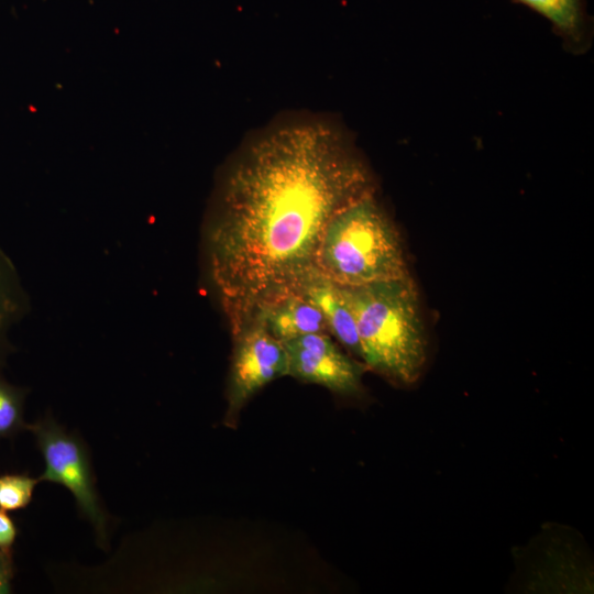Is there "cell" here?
<instances>
[{"mask_svg": "<svg viewBox=\"0 0 594 594\" xmlns=\"http://www.w3.org/2000/svg\"><path fill=\"white\" fill-rule=\"evenodd\" d=\"M43 455L44 471L40 482L64 486L75 498L78 509L92 525L98 538H107V518L96 490L91 462L84 442L67 432L51 417L30 427Z\"/></svg>", "mask_w": 594, "mask_h": 594, "instance_id": "4", "label": "cell"}, {"mask_svg": "<svg viewBox=\"0 0 594 594\" xmlns=\"http://www.w3.org/2000/svg\"><path fill=\"white\" fill-rule=\"evenodd\" d=\"M374 190L343 135L326 123L272 129L233 160L205 233L209 279L231 337L318 272L331 218Z\"/></svg>", "mask_w": 594, "mask_h": 594, "instance_id": "1", "label": "cell"}, {"mask_svg": "<svg viewBox=\"0 0 594 594\" xmlns=\"http://www.w3.org/2000/svg\"><path fill=\"white\" fill-rule=\"evenodd\" d=\"M339 288L354 316L366 369L396 386L414 385L425 369L428 349L413 277Z\"/></svg>", "mask_w": 594, "mask_h": 594, "instance_id": "2", "label": "cell"}, {"mask_svg": "<svg viewBox=\"0 0 594 594\" xmlns=\"http://www.w3.org/2000/svg\"><path fill=\"white\" fill-rule=\"evenodd\" d=\"M232 341L223 425L235 428L249 400L268 383L287 376L288 361L283 342L257 320H253Z\"/></svg>", "mask_w": 594, "mask_h": 594, "instance_id": "5", "label": "cell"}, {"mask_svg": "<svg viewBox=\"0 0 594 594\" xmlns=\"http://www.w3.org/2000/svg\"><path fill=\"white\" fill-rule=\"evenodd\" d=\"M16 538V527L9 515L0 509V549L10 550Z\"/></svg>", "mask_w": 594, "mask_h": 594, "instance_id": "14", "label": "cell"}, {"mask_svg": "<svg viewBox=\"0 0 594 594\" xmlns=\"http://www.w3.org/2000/svg\"><path fill=\"white\" fill-rule=\"evenodd\" d=\"M299 295L319 309L326 321L328 332L348 352L361 360V348L354 316L344 300L339 285L318 271L304 284Z\"/></svg>", "mask_w": 594, "mask_h": 594, "instance_id": "7", "label": "cell"}, {"mask_svg": "<svg viewBox=\"0 0 594 594\" xmlns=\"http://www.w3.org/2000/svg\"><path fill=\"white\" fill-rule=\"evenodd\" d=\"M254 320L280 342L309 333H328L319 309L301 295H290L268 304Z\"/></svg>", "mask_w": 594, "mask_h": 594, "instance_id": "8", "label": "cell"}, {"mask_svg": "<svg viewBox=\"0 0 594 594\" xmlns=\"http://www.w3.org/2000/svg\"><path fill=\"white\" fill-rule=\"evenodd\" d=\"M317 267L340 286L410 275L399 233L374 190L343 207L328 222Z\"/></svg>", "mask_w": 594, "mask_h": 594, "instance_id": "3", "label": "cell"}, {"mask_svg": "<svg viewBox=\"0 0 594 594\" xmlns=\"http://www.w3.org/2000/svg\"><path fill=\"white\" fill-rule=\"evenodd\" d=\"M283 344L288 361L287 376L323 386L342 397H363L366 366L344 353L328 333L304 334Z\"/></svg>", "mask_w": 594, "mask_h": 594, "instance_id": "6", "label": "cell"}, {"mask_svg": "<svg viewBox=\"0 0 594 594\" xmlns=\"http://www.w3.org/2000/svg\"><path fill=\"white\" fill-rule=\"evenodd\" d=\"M546 18L572 50L587 42L588 21L583 0H514Z\"/></svg>", "mask_w": 594, "mask_h": 594, "instance_id": "9", "label": "cell"}, {"mask_svg": "<svg viewBox=\"0 0 594 594\" xmlns=\"http://www.w3.org/2000/svg\"><path fill=\"white\" fill-rule=\"evenodd\" d=\"M25 297L8 255L0 249V360L8 344L10 329L23 315Z\"/></svg>", "mask_w": 594, "mask_h": 594, "instance_id": "10", "label": "cell"}, {"mask_svg": "<svg viewBox=\"0 0 594 594\" xmlns=\"http://www.w3.org/2000/svg\"><path fill=\"white\" fill-rule=\"evenodd\" d=\"M25 392L0 375V439L19 432L23 426Z\"/></svg>", "mask_w": 594, "mask_h": 594, "instance_id": "11", "label": "cell"}, {"mask_svg": "<svg viewBox=\"0 0 594 594\" xmlns=\"http://www.w3.org/2000/svg\"><path fill=\"white\" fill-rule=\"evenodd\" d=\"M26 474H4L0 476V509L12 512L25 508L32 501L38 483Z\"/></svg>", "mask_w": 594, "mask_h": 594, "instance_id": "12", "label": "cell"}, {"mask_svg": "<svg viewBox=\"0 0 594 594\" xmlns=\"http://www.w3.org/2000/svg\"><path fill=\"white\" fill-rule=\"evenodd\" d=\"M13 565L10 550L0 549V594L11 592Z\"/></svg>", "mask_w": 594, "mask_h": 594, "instance_id": "13", "label": "cell"}]
</instances>
